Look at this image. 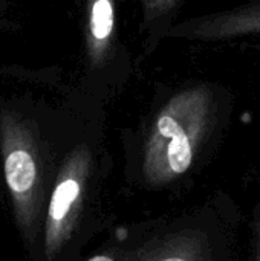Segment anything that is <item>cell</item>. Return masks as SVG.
Masks as SVG:
<instances>
[{"mask_svg": "<svg viewBox=\"0 0 260 261\" xmlns=\"http://www.w3.org/2000/svg\"><path fill=\"white\" fill-rule=\"evenodd\" d=\"M208 86L196 84L169 95L141 125V162L146 176L158 184L184 176L195 164L213 118Z\"/></svg>", "mask_w": 260, "mask_h": 261, "instance_id": "6da1fadb", "label": "cell"}, {"mask_svg": "<svg viewBox=\"0 0 260 261\" xmlns=\"http://www.w3.org/2000/svg\"><path fill=\"white\" fill-rule=\"evenodd\" d=\"M81 37L75 83L104 106L115 101L136 73V63L123 37V0H72Z\"/></svg>", "mask_w": 260, "mask_h": 261, "instance_id": "7a4b0ae2", "label": "cell"}, {"mask_svg": "<svg viewBox=\"0 0 260 261\" xmlns=\"http://www.w3.org/2000/svg\"><path fill=\"white\" fill-rule=\"evenodd\" d=\"M256 32H260V5L185 20L173 24L167 37L196 41H221Z\"/></svg>", "mask_w": 260, "mask_h": 261, "instance_id": "3957f363", "label": "cell"}, {"mask_svg": "<svg viewBox=\"0 0 260 261\" xmlns=\"http://www.w3.org/2000/svg\"><path fill=\"white\" fill-rule=\"evenodd\" d=\"M181 2L182 0H133L139 9V55L135 58L136 69L156 52L161 41L167 37Z\"/></svg>", "mask_w": 260, "mask_h": 261, "instance_id": "277c9868", "label": "cell"}, {"mask_svg": "<svg viewBox=\"0 0 260 261\" xmlns=\"http://www.w3.org/2000/svg\"><path fill=\"white\" fill-rule=\"evenodd\" d=\"M12 5H14V0H0V29L3 24H9L8 14Z\"/></svg>", "mask_w": 260, "mask_h": 261, "instance_id": "5b68a950", "label": "cell"}, {"mask_svg": "<svg viewBox=\"0 0 260 261\" xmlns=\"http://www.w3.org/2000/svg\"><path fill=\"white\" fill-rule=\"evenodd\" d=\"M159 261H196V258L192 252H176V254H170L164 257Z\"/></svg>", "mask_w": 260, "mask_h": 261, "instance_id": "8992f818", "label": "cell"}, {"mask_svg": "<svg viewBox=\"0 0 260 261\" xmlns=\"http://www.w3.org/2000/svg\"><path fill=\"white\" fill-rule=\"evenodd\" d=\"M257 240H256V258L257 261H260V222L257 225V234H256Z\"/></svg>", "mask_w": 260, "mask_h": 261, "instance_id": "52a82bcc", "label": "cell"}, {"mask_svg": "<svg viewBox=\"0 0 260 261\" xmlns=\"http://www.w3.org/2000/svg\"><path fill=\"white\" fill-rule=\"evenodd\" d=\"M89 261H113L110 257H106V255H97L93 258H90Z\"/></svg>", "mask_w": 260, "mask_h": 261, "instance_id": "ba28073f", "label": "cell"}]
</instances>
